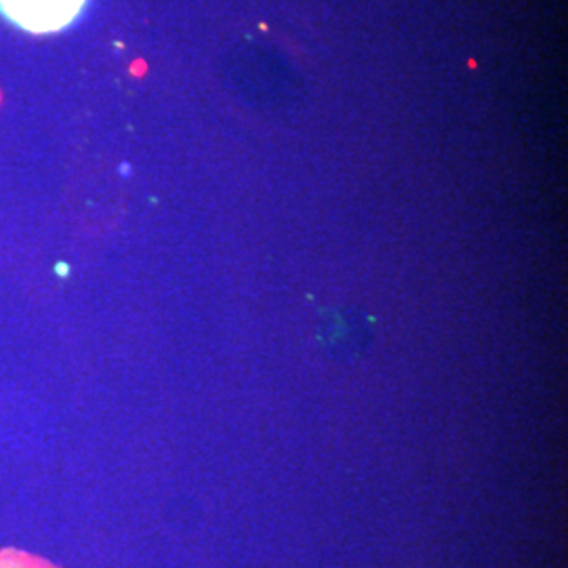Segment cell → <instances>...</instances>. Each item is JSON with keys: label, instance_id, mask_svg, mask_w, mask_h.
I'll list each match as a JSON object with an SVG mask.
<instances>
[{"label": "cell", "instance_id": "obj_1", "mask_svg": "<svg viewBox=\"0 0 568 568\" xmlns=\"http://www.w3.org/2000/svg\"><path fill=\"white\" fill-rule=\"evenodd\" d=\"M89 0H0V16L28 34H58L79 20Z\"/></svg>", "mask_w": 568, "mask_h": 568}, {"label": "cell", "instance_id": "obj_2", "mask_svg": "<svg viewBox=\"0 0 568 568\" xmlns=\"http://www.w3.org/2000/svg\"><path fill=\"white\" fill-rule=\"evenodd\" d=\"M0 568H55L42 560L39 556H30L18 549H2L0 551Z\"/></svg>", "mask_w": 568, "mask_h": 568}]
</instances>
